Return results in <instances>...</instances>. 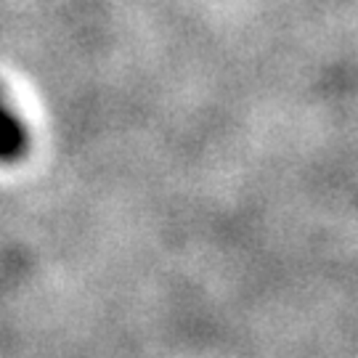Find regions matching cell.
<instances>
[{"instance_id":"cell-1","label":"cell","mask_w":358,"mask_h":358,"mask_svg":"<svg viewBox=\"0 0 358 358\" xmlns=\"http://www.w3.org/2000/svg\"><path fill=\"white\" fill-rule=\"evenodd\" d=\"M29 149L24 122L0 99V162H19Z\"/></svg>"}]
</instances>
